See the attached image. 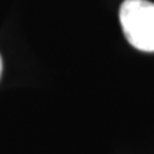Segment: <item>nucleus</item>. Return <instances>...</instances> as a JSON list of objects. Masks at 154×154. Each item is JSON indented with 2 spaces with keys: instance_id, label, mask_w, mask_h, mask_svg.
<instances>
[{
  "instance_id": "f257e3e1",
  "label": "nucleus",
  "mask_w": 154,
  "mask_h": 154,
  "mask_svg": "<svg viewBox=\"0 0 154 154\" xmlns=\"http://www.w3.org/2000/svg\"><path fill=\"white\" fill-rule=\"evenodd\" d=\"M119 19L127 42L141 51H154V3L147 0H124Z\"/></svg>"
},
{
  "instance_id": "f03ea898",
  "label": "nucleus",
  "mask_w": 154,
  "mask_h": 154,
  "mask_svg": "<svg viewBox=\"0 0 154 154\" xmlns=\"http://www.w3.org/2000/svg\"><path fill=\"white\" fill-rule=\"evenodd\" d=\"M2 70H3V61H2V56H0V76H2Z\"/></svg>"
}]
</instances>
